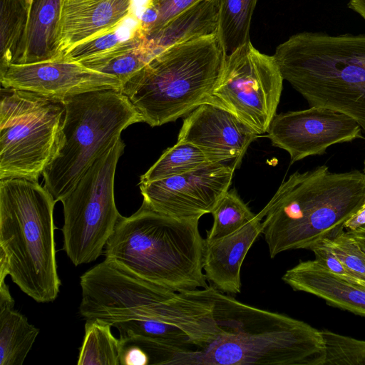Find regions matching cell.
<instances>
[{"mask_svg": "<svg viewBox=\"0 0 365 365\" xmlns=\"http://www.w3.org/2000/svg\"><path fill=\"white\" fill-rule=\"evenodd\" d=\"M213 224L207 231V240L223 237L253 220L254 214L235 190H227L212 211Z\"/></svg>", "mask_w": 365, "mask_h": 365, "instance_id": "83f0119b", "label": "cell"}, {"mask_svg": "<svg viewBox=\"0 0 365 365\" xmlns=\"http://www.w3.org/2000/svg\"><path fill=\"white\" fill-rule=\"evenodd\" d=\"M365 225V200L358 210L344 223L346 231L354 230Z\"/></svg>", "mask_w": 365, "mask_h": 365, "instance_id": "836d02e7", "label": "cell"}, {"mask_svg": "<svg viewBox=\"0 0 365 365\" xmlns=\"http://www.w3.org/2000/svg\"><path fill=\"white\" fill-rule=\"evenodd\" d=\"M360 125L343 113L321 107L276 114L267 137L273 146L286 150L291 163L321 155L334 144L364 138Z\"/></svg>", "mask_w": 365, "mask_h": 365, "instance_id": "4fadbf2b", "label": "cell"}, {"mask_svg": "<svg viewBox=\"0 0 365 365\" xmlns=\"http://www.w3.org/2000/svg\"><path fill=\"white\" fill-rule=\"evenodd\" d=\"M217 1V36L227 58L250 41V23L257 0Z\"/></svg>", "mask_w": 365, "mask_h": 365, "instance_id": "603a6c76", "label": "cell"}, {"mask_svg": "<svg viewBox=\"0 0 365 365\" xmlns=\"http://www.w3.org/2000/svg\"><path fill=\"white\" fill-rule=\"evenodd\" d=\"M258 136L225 108L205 102L184 118L178 141L195 145L212 163L230 164L236 169Z\"/></svg>", "mask_w": 365, "mask_h": 365, "instance_id": "9a60e30c", "label": "cell"}, {"mask_svg": "<svg viewBox=\"0 0 365 365\" xmlns=\"http://www.w3.org/2000/svg\"><path fill=\"white\" fill-rule=\"evenodd\" d=\"M201 0H147L158 13V18L146 37L160 31L176 16Z\"/></svg>", "mask_w": 365, "mask_h": 365, "instance_id": "1f68e13d", "label": "cell"}, {"mask_svg": "<svg viewBox=\"0 0 365 365\" xmlns=\"http://www.w3.org/2000/svg\"><path fill=\"white\" fill-rule=\"evenodd\" d=\"M217 334L200 349L173 354L168 365H324L321 331L287 315L258 309L215 288Z\"/></svg>", "mask_w": 365, "mask_h": 365, "instance_id": "6da1fadb", "label": "cell"}, {"mask_svg": "<svg viewBox=\"0 0 365 365\" xmlns=\"http://www.w3.org/2000/svg\"><path fill=\"white\" fill-rule=\"evenodd\" d=\"M30 0H0V68L16 63L25 38Z\"/></svg>", "mask_w": 365, "mask_h": 365, "instance_id": "cb8c5ba5", "label": "cell"}, {"mask_svg": "<svg viewBox=\"0 0 365 365\" xmlns=\"http://www.w3.org/2000/svg\"><path fill=\"white\" fill-rule=\"evenodd\" d=\"M347 234L353 238L365 253V225L356 230L346 231Z\"/></svg>", "mask_w": 365, "mask_h": 365, "instance_id": "e575fe53", "label": "cell"}, {"mask_svg": "<svg viewBox=\"0 0 365 365\" xmlns=\"http://www.w3.org/2000/svg\"><path fill=\"white\" fill-rule=\"evenodd\" d=\"M133 3L134 0H64L58 32L60 58L82 41L123 23L134 14Z\"/></svg>", "mask_w": 365, "mask_h": 365, "instance_id": "2e32d148", "label": "cell"}, {"mask_svg": "<svg viewBox=\"0 0 365 365\" xmlns=\"http://www.w3.org/2000/svg\"><path fill=\"white\" fill-rule=\"evenodd\" d=\"M125 143L120 138L103 153L61 202L63 250L75 266L96 260L122 216L114 198V178Z\"/></svg>", "mask_w": 365, "mask_h": 365, "instance_id": "30bf717a", "label": "cell"}, {"mask_svg": "<svg viewBox=\"0 0 365 365\" xmlns=\"http://www.w3.org/2000/svg\"><path fill=\"white\" fill-rule=\"evenodd\" d=\"M81 315L113 326L130 320H158L183 330L195 315L191 291L174 292L143 279L115 262L105 259L80 278Z\"/></svg>", "mask_w": 365, "mask_h": 365, "instance_id": "ba28073f", "label": "cell"}, {"mask_svg": "<svg viewBox=\"0 0 365 365\" xmlns=\"http://www.w3.org/2000/svg\"><path fill=\"white\" fill-rule=\"evenodd\" d=\"M65 115L56 155L43 173L44 187L56 202L76 185L94 161L129 125L142 122L120 91L105 89L62 99Z\"/></svg>", "mask_w": 365, "mask_h": 365, "instance_id": "52a82bcc", "label": "cell"}, {"mask_svg": "<svg viewBox=\"0 0 365 365\" xmlns=\"http://www.w3.org/2000/svg\"><path fill=\"white\" fill-rule=\"evenodd\" d=\"M365 200V173H333L326 165L284 180L257 214L269 256L307 249L337 235Z\"/></svg>", "mask_w": 365, "mask_h": 365, "instance_id": "7a4b0ae2", "label": "cell"}, {"mask_svg": "<svg viewBox=\"0 0 365 365\" xmlns=\"http://www.w3.org/2000/svg\"><path fill=\"white\" fill-rule=\"evenodd\" d=\"M1 87L34 92L63 99L82 93L115 89L121 83L115 77L90 69L79 62L61 59L28 64H9L0 68Z\"/></svg>", "mask_w": 365, "mask_h": 365, "instance_id": "5bb4252c", "label": "cell"}, {"mask_svg": "<svg viewBox=\"0 0 365 365\" xmlns=\"http://www.w3.org/2000/svg\"><path fill=\"white\" fill-rule=\"evenodd\" d=\"M0 93V180L38 181L60 147L63 102L12 88Z\"/></svg>", "mask_w": 365, "mask_h": 365, "instance_id": "9c48e42d", "label": "cell"}, {"mask_svg": "<svg viewBox=\"0 0 365 365\" xmlns=\"http://www.w3.org/2000/svg\"><path fill=\"white\" fill-rule=\"evenodd\" d=\"M283 81L273 56L259 52L249 41L225 58L206 102L225 108L257 135L264 134L277 114Z\"/></svg>", "mask_w": 365, "mask_h": 365, "instance_id": "8fae6325", "label": "cell"}, {"mask_svg": "<svg viewBox=\"0 0 365 365\" xmlns=\"http://www.w3.org/2000/svg\"><path fill=\"white\" fill-rule=\"evenodd\" d=\"M213 163L189 172L139 183L143 202L151 209L180 219H200L211 213L229 190L234 170Z\"/></svg>", "mask_w": 365, "mask_h": 365, "instance_id": "7c38bea8", "label": "cell"}, {"mask_svg": "<svg viewBox=\"0 0 365 365\" xmlns=\"http://www.w3.org/2000/svg\"><path fill=\"white\" fill-rule=\"evenodd\" d=\"M262 218L257 214L237 231L212 240H204L203 270L207 280L219 291L238 294L241 289L240 269L245 257L262 233Z\"/></svg>", "mask_w": 365, "mask_h": 365, "instance_id": "e0dca14e", "label": "cell"}, {"mask_svg": "<svg viewBox=\"0 0 365 365\" xmlns=\"http://www.w3.org/2000/svg\"><path fill=\"white\" fill-rule=\"evenodd\" d=\"M364 173H365V160H364Z\"/></svg>", "mask_w": 365, "mask_h": 365, "instance_id": "8d00e7d4", "label": "cell"}, {"mask_svg": "<svg viewBox=\"0 0 365 365\" xmlns=\"http://www.w3.org/2000/svg\"><path fill=\"white\" fill-rule=\"evenodd\" d=\"M210 163H213L200 148L189 143L178 141L140 176V183L180 175Z\"/></svg>", "mask_w": 365, "mask_h": 365, "instance_id": "484cf974", "label": "cell"}, {"mask_svg": "<svg viewBox=\"0 0 365 365\" xmlns=\"http://www.w3.org/2000/svg\"><path fill=\"white\" fill-rule=\"evenodd\" d=\"M284 80L310 106L353 118L365 131V34L304 31L273 55Z\"/></svg>", "mask_w": 365, "mask_h": 365, "instance_id": "5b68a950", "label": "cell"}, {"mask_svg": "<svg viewBox=\"0 0 365 365\" xmlns=\"http://www.w3.org/2000/svg\"><path fill=\"white\" fill-rule=\"evenodd\" d=\"M111 327L98 319H86L78 365H120V340L112 334Z\"/></svg>", "mask_w": 365, "mask_h": 365, "instance_id": "d4e9b609", "label": "cell"}, {"mask_svg": "<svg viewBox=\"0 0 365 365\" xmlns=\"http://www.w3.org/2000/svg\"><path fill=\"white\" fill-rule=\"evenodd\" d=\"M347 6L365 20V0H349Z\"/></svg>", "mask_w": 365, "mask_h": 365, "instance_id": "d590c367", "label": "cell"}, {"mask_svg": "<svg viewBox=\"0 0 365 365\" xmlns=\"http://www.w3.org/2000/svg\"><path fill=\"white\" fill-rule=\"evenodd\" d=\"M64 0H30L25 38L17 61L28 64L60 58L58 25Z\"/></svg>", "mask_w": 365, "mask_h": 365, "instance_id": "d6986e66", "label": "cell"}, {"mask_svg": "<svg viewBox=\"0 0 365 365\" xmlns=\"http://www.w3.org/2000/svg\"><path fill=\"white\" fill-rule=\"evenodd\" d=\"M217 33V1L201 0L146 37L145 44L155 56L171 46Z\"/></svg>", "mask_w": 365, "mask_h": 365, "instance_id": "ffe728a7", "label": "cell"}, {"mask_svg": "<svg viewBox=\"0 0 365 365\" xmlns=\"http://www.w3.org/2000/svg\"><path fill=\"white\" fill-rule=\"evenodd\" d=\"M133 14L123 23L101 34L91 37L68 50L60 58L78 62L106 52L134 36L139 31V21L130 23Z\"/></svg>", "mask_w": 365, "mask_h": 365, "instance_id": "f1b7e54d", "label": "cell"}, {"mask_svg": "<svg viewBox=\"0 0 365 365\" xmlns=\"http://www.w3.org/2000/svg\"><path fill=\"white\" fill-rule=\"evenodd\" d=\"M120 338L140 336L159 342L174 352L192 349V341L179 326L158 320H130L114 324ZM173 352V353H174Z\"/></svg>", "mask_w": 365, "mask_h": 365, "instance_id": "4316f807", "label": "cell"}, {"mask_svg": "<svg viewBox=\"0 0 365 365\" xmlns=\"http://www.w3.org/2000/svg\"><path fill=\"white\" fill-rule=\"evenodd\" d=\"M51 193L38 181L0 180V274L37 302L54 301L57 272Z\"/></svg>", "mask_w": 365, "mask_h": 365, "instance_id": "277c9868", "label": "cell"}, {"mask_svg": "<svg viewBox=\"0 0 365 365\" xmlns=\"http://www.w3.org/2000/svg\"><path fill=\"white\" fill-rule=\"evenodd\" d=\"M14 305L5 279H0V365H22L39 334Z\"/></svg>", "mask_w": 365, "mask_h": 365, "instance_id": "44dd1931", "label": "cell"}, {"mask_svg": "<svg viewBox=\"0 0 365 365\" xmlns=\"http://www.w3.org/2000/svg\"><path fill=\"white\" fill-rule=\"evenodd\" d=\"M282 280L293 289L312 294L327 304L365 316V285L344 279L315 259L301 261Z\"/></svg>", "mask_w": 365, "mask_h": 365, "instance_id": "ac0fdd59", "label": "cell"}, {"mask_svg": "<svg viewBox=\"0 0 365 365\" xmlns=\"http://www.w3.org/2000/svg\"><path fill=\"white\" fill-rule=\"evenodd\" d=\"M310 250L314 254V259L334 274L349 282L363 284L322 240L312 246Z\"/></svg>", "mask_w": 365, "mask_h": 365, "instance_id": "d6a6232c", "label": "cell"}, {"mask_svg": "<svg viewBox=\"0 0 365 365\" xmlns=\"http://www.w3.org/2000/svg\"><path fill=\"white\" fill-rule=\"evenodd\" d=\"M199 220L173 217L143 202L131 216L119 219L106 245V258L174 292L206 288Z\"/></svg>", "mask_w": 365, "mask_h": 365, "instance_id": "3957f363", "label": "cell"}, {"mask_svg": "<svg viewBox=\"0 0 365 365\" xmlns=\"http://www.w3.org/2000/svg\"><path fill=\"white\" fill-rule=\"evenodd\" d=\"M225 56L217 34L163 50L121 85L142 122H173L206 102L223 70Z\"/></svg>", "mask_w": 365, "mask_h": 365, "instance_id": "8992f818", "label": "cell"}, {"mask_svg": "<svg viewBox=\"0 0 365 365\" xmlns=\"http://www.w3.org/2000/svg\"><path fill=\"white\" fill-rule=\"evenodd\" d=\"M335 253L344 266L365 285V253L346 231L322 240Z\"/></svg>", "mask_w": 365, "mask_h": 365, "instance_id": "4dcf8cb0", "label": "cell"}, {"mask_svg": "<svg viewBox=\"0 0 365 365\" xmlns=\"http://www.w3.org/2000/svg\"><path fill=\"white\" fill-rule=\"evenodd\" d=\"M145 38L140 28L134 36L118 46L78 62L90 69L117 78L122 85L155 56L147 47Z\"/></svg>", "mask_w": 365, "mask_h": 365, "instance_id": "7402d4cb", "label": "cell"}, {"mask_svg": "<svg viewBox=\"0 0 365 365\" xmlns=\"http://www.w3.org/2000/svg\"><path fill=\"white\" fill-rule=\"evenodd\" d=\"M324 365H365V341L322 330Z\"/></svg>", "mask_w": 365, "mask_h": 365, "instance_id": "f546056e", "label": "cell"}]
</instances>
